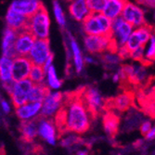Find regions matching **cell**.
<instances>
[{
  "instance_id": "cell-7",
  "label": "cell",
  "mask_w": 155,
  "mask_h": 155,
  "mask_svg": "<svg viewBox=\"0 0 155 155\" xmlns=\"http://www.w3.org/2000/svg\"><path fill=\"white\" fill-rule=\"evenodd\" d=\"M34 84L35 83L30 78L14 82L12 90L8 94L14 107L18 108L29 101V93Z\"/></svg>"
},
{
  "instance_id": "cell-31",
  "label": "cell",
  "mask_w": 155,
  "mask_h": 155,
  "mask_svg": "<svg viewBox=\"0 0 155 155\" xmlns=\"http://www.w3.org/2000/svg\"><path fill=\"white\" fill-rule=\"evenodd\" d=\"M53 11H54L55 19H56V21H57V22L59 23V25L60 26H65L66 19H65L64 12L62 10L61 4L57 1V0H55V1L53 2Z\"/></svg>"
},
{
  "instance_id": "cell-37",
  "label": "cell",
  "mask_w": 155,
  "mask_h": 155,
  "mask_svg": "<svg viewBox=\"0 0 155 155\" xmlns=\"http://www.w3.org/2000/svg\"><path fill=\"white\" fill-rule=\"evenodd\" d=\"M117 54L120 56V58L122 60H126V59H129L131 57V51L126 48L125 46H122L119 48Z\"/></svg>"
},
{
  "instance_id": "cell-14",
  "label": "cell",
  "mask_w": 155,
  "mask_h": 155,
  "mask_svg": "<svg viewBox=\"0 0 155 155\" xmlns=\"http://www.w3.org/2000/svg\"><path fill=\"white\" fill-rule=\"evenodd\" d=\"M36 37L28 29L19 32L16 41V52L18 56H29Z\"/></svg>"
},
{
  "instance_id": "cell-41",
  "label": "cell",
  "mask_w": 155,
  "mask_h": 155,
  "mask_svg": "<svg viewBox=\"0 0 155 155\" xmlns=\"http://www.w3.org/2000/svg\"><path fill=\"white\" fill-rule=\"evenodd\" d=\"M53 60H54V55L53 54H51L50 56H49V58L47 60V61L45 62V64L43 65V67L45 68V70L47 71V70L52 65V62H53Z\"/></svg>"
},
{
  "instance_id": "cell-48",
  "label": "cell",
  "mask_w": 155,
  "mask_h": 155,
  "mask_svg": "<svg viewBox=\"0 0 155 155\" xmlns=\"http://www.w3.org/2000/svg\"><path fill=\"white\" fill-rule=\"evenodd\" d=\"M67 1H72V0H67Z\"/></svg>"
},
{
  "instance_id": "cell-49",
  "label": "cell",
  "mask_w": 155,
  "mask_h": 155,
  "mask_svg": "<svg viewBox=\"0 0 155 155\" xmlns=\"http://www.w3.org/2000/svg\"><path fill=\"white\" fill-rule=\"evenodd\" d=\"M154 33H155V27H154Z\"/></svg>"
},
{
  "instance_id": "cell-4",
  "label": "cell",
  "mask_w": 155,
  "mask_h": 155,
  "mask_svg": "<svg viewBox=\"0 0 155 155\" xmlns=\"http://www.w3.org/2000/svg\"><path fill=\"white\" fill-rule=\"evenodd\" d=\"M50 18L47 8L43 6L35 14L29 18L28 30L31 31L36 38L48 39L49 36Z\"/></svg>"
},
{
  "instance_id": "cell-33",
  "label": "cell",
  "mask_w": 155,
  "mask_h": 155,
  "mask_svg": "<svg viewBox=\"0 0 155 155\" xmlns=\"http://www.w3.org/2000/svg\"><path fill=\"white\" fill-rule=\"evenodd\" d=\"M145 59L151 63L155 61V36L153 35L149 41L148 47L145 48Z\"/></svg>"
},
{
  "instance_id": "cell-3",
  "label": "cell",
  "mask_w": 155,
  "mask_h": 155,
  "mask_svg": "<svg viewBox=\"0 0 155 155\" xmlns=\"http://www.w3.org/2000/svg\"><path fill=\"white\" fill-rule=\"evenodd\" d=\"M84 47L91 54L104 52L117 53L119 46L111 35H87L84 38Z\"/></svg>"
},
{
  "instance_id": "cell-21",
  "label": "cell",
  "mask_w": 155,
  "mask_h": 155,
  "mask_svg": "<svg viewBox=\"0 0 155 155\" xmlns=\"http://www.w3.org/2000/svg\"><path fill=\"white\" fill-rule=\"evenodd\" d=\"M69 11L71 16L77 21H83L90 13L87 0H72Z\"/></svg>"
},
{
  "instance_id": "cell-17",
  "label": "cell",
  "mask_w": 155,
  "mask_h": 155,
  "mask_svg": "<svg viewBox=\"0 0 155 155\" xmlns=\"http://www.w3.org/2000/svg\"><path fill=\"white\" fill-rule=\"evenodd\" d=\"M5 21L7 23V27L11 28V29L15 30L17 32H21V31L28 29L29 18L25 17L22 14L15 11L10 7L8 8L6 13Z\"/></svg>"
},
{
  "instance_id": "cell-27",
  "label": "cell",
  "mask_w": 155,
  "mask_h": 155,
  "mask_svg": "<svg viewBox=\"0 0 155 155\" xmlns=\"http://www.w3.org/2000/svg\"><path fill=\"white\" fill-rule=\"evenodd\" d=\"M47 76V71L42 65L34 64L31 70V73L29 75V78L35 83V84H40L43 83L45 78Z\"/></svg>"
},
{
  "instance_id": "cell-13",
  "label": "cell",
  "mask_w": 155,
  "mask_h": 155,
  "mask_svg": "<svg viewBox=\"0 0 155 155\" xmlns=\"http://www.w3.org/2000/svg\"><path fill=\"white\" fill-rule=\"evenodd\" d=\"M122 17L127 22H129L130 24L137 28L146 24L144 10L140 8L138 6L128 1L124 8Z\"/></svg>"
},
{
  "instance_id": "cell-9",
  "label": "cell",
  "mask_w": 155,
  "mask_h": 155,
  "mask_svg": "<svg viewBox=\"0 0 155 155\" xmlns=\"http://www.w3.org/2000/svg\"><path fill=\"white\" fill-rule=\"evenodd\" d=\"M62 102L63 94L61 92H50L42 102L40 115L46 118H51L52 116H55L61 108Z\"/></svg>"
},
{
  "instance_id": "cell-43",
  "label": "cell",
  "mask_w": 155,
  "mask_h": 155,
  "mask_svg": "<svg viewBox=\"0 0 155 155\" xmlns=\"http://www.w3.org/2000/svg\"><path fill=\"white\" fill-rule=\"evenodd\" d=\"M75 155H89V151L87 149H81V150H77Z\"/></svg>"
},
{
  "instance_id": "cell-39",
  "label": "cell",
  "mask_w": 155,
  "mask_h": 155,
  "mask_svg": "<svg viewBox=\"0 0 155 155\" xmlns=\"http://www.w3.org/2000/svg\"><path fill=\"white\" fill-rule=\"evenodd\" d=\"M1 108H2V110H3L4 114H10V111H11V107H10L9 103H8L6 100H2V101H1Z\"/></svg>"
},
{
  "instance_id": "cell-8",
  "label": "cell",
  "mask_w": 155,
  "mask_h": 155,
  "mask_svg": "<svg viewBox=\"0 0 155 155\" xmlns=\"http://www.w3.org/2000/svg\"><path fill=\"white\" fill-rule=\"evenodd\" d=\"M134 32V26L126 21L122 16L112 20V37L119 48L124 46Z\"/></svg>"
},
{
  "instance_id": "cell-46",
  "label": "cell",
  "mask_w": 155,
  "mask_h": 155,
  "mask_svg": "<svg viewBox=\"0 0 155 155\" xmlns=\"http://www.w3.org/2000/svg\"><path fill=\"white\" fill-rule=\"evenodd\" d=\"M137 3H140V4H143V0H136Z\"/></svg>"
},
{
  "instance_id": "cell-47",
  "label": "cell",
  "mask_w": 155,
  "mask_h": 155,
  "mask_svg": "<svg viewBox=\"0 0 155 155\" xmlns=\"http://www.w3.org/2000/svg\"><path fill=\"white\" fill-rule=\"evenodd\" d=\"M115 155H124V154H122V153H117V154H115Z\"/></svg>"
},
{
  "instance_id": "cell-19",
  "label": "cell",
  "mask_w": 155,
  "mask_h": 155,
  "mask_svg": "<svg viewBox=\"0 0 155 155\" xmlns=\"http://www.w3.org/2000/svg\"><path fill=\"white\" fill-rule=\"evenodd\" d=\"M102 119H103L102 120L103 129L105 134L110 137H114L119 130V125H120L119 116L114 111L106 110Z\"/></svg>"
},
{
  "instance_id": "cell-42",
  "label": "cell",
  "mask_w": 155,
  "mask_h": 155,
  "mask_svg": "<svg viewBox=\"0 0 155 155\" xmlns=\"http://www.w3.org/2000/svg\"><path fill=\"white\" fill-rule=\"evenodd\" d=\"M143 5L151 8H155V0H143Z\"/></svg>"
},
{
  "instance_id": "cell-30",
  "label": "cell",
  "mask_w": 155,
  "mask_h": 155,
  "mask_svg": "<svg viewBox=\"0 0 155 155\" xmlns=\"http://www.w3.org/2000/svg\"><path fill=\"white\" fill-rule=\"evenodd\" d=\"M108 0H87V3L90 12L103 13Z\"/></svg>"
},
{
  "instance_id": "cell-2",
  "label": "cell",
  "mask_w": 155,
  "mask_h": 155,
  "mask_svg": "<svg viewBox=\"0 0 155 155\" xmlns=\"http://www.w3.org/2000/svg\"><path fill=\"white\" fill-rule=\"evenodd\" d=\"M82 22L84 31L87 35L112 36V20L104 13L90 12Z\"/></svg>"
},
{
  "instance_id": "cell-1",
  "label": "cell",
  "mask_w": 155,
  "mask_h": 155,
  "mask_svg": "<svg viewBox=\"0 0 155 155\" xmlns=\"http://www.w3.org/2000/svg\"><path fill=\"white\" fill-rule=\"evenodd\" d=\"M84 87L63 94L62 106L54 121L61 132L83 135L90 129L93 118L84 100Z\"/></svg>"
},
{
  "instance_id": "cell-24",
  "label": "cell",
  "mask_w": 155,
  "mask_h": 155,
  "mask_svg": "<svg viewBox=\"0 0 155 155\" xmlns=\"http://www.w3.org/2000/svg\"><path fill=\"white\" fill-rule=\"evenodd\" d=\"M12 69H13V59L3 56L1 58V61H0V78H1L2 83L13 82Z\"/></svg>"
},
{
  "instance_id": "cell-15",
  "label": "cell",
  "mask_w": 155,
  "mask_h": 155,
  "mask_svg": "<svg viewBox=\"0 0 155 155\" xmlns=\"http://www.w3.org/2000/svg\"><path fill=\"white\" fill-rule=\"evenodd\" d=\"M19 32L7 27L4 31V35L2 39V53L3 56L10 59L17 57L16 52V41Z\"/></svg>"
},
{
  "instance_id": "cell-38",
  "label": "cell",
  "mask_w": 155,
  "mask_h": 155,
  "mask_svg": "<svg viewBox=\"0 0 155 155\" xmlns=\"http://www.w3.org/2000/svg\"><path fill=\"white\" fill-rule=\"evenodd\" d=\"M144 138L147 142H151L155 140V126H152V128L150 130L149 133H147L144 136Z\"/></svg>"
},
{
  "instance_id": "cell-11",
  "label": "cell",
  "mask_w": 155,
  "mask_h": 155,
  "mask_svg": "<svg viewBox=\"0 0 155 155\" xmlns=\"http://www.w3.org/2000/svg\"><path fill=\"white\" fill-rule=\"evenodd\" d=\"M56 124L50 118H46L39 115L38 117V136L44 139L45 141L51 145L55 146L57 144V129Z\"/></svg>"
},
{
  "instance_id": "cell-16",
  "label": "cell",
  "mask_w": 155,
  "mask_h": 155,
  "mask_svg": "<svg viewBox=\"0 0 155 155\" xmlns=\"http://www.w3.org/2000/svg\"><path fill=\"white\" fill-rule=\"evenodd\" d=\"M42 7L40 0H14L10 5L11 8L28 18H31Z\"/></svg>"
},
{
  "instance_id": "cell-22",
  "label": "cell",
  "mask_w": 155,
  "mask_h": 155,
  "mask_svg": "<svg viewBox=\"0 0 155 155\" xmlns=\"http://www.w3.org/2000/svg\"><path fill=\"white\" fill-rule=\"evenodd\" d=\"M126 3V0H108L103 13L111 20L121 17Z\"/></svg>"
},
{
  "instance_id": "cell-25",
  "label": "cell",
  "mask_w": 155,
  "mask_h": 155,
  "mask_svg": "<svg viewBox=\"0 0 155 155\" xmlns=\"http://www.w3.org/2000/svg\"><path fill=\"white\" fill-rule=\"evenodd\" d=\"M70 47H71L72 54L74 57V63L75 71H76V73L79 74V73H81V71L83 70V66H84V60H83V56H82L80 48L74 39H71V41H70Z\"/></svg>"
},
{
  "instance_id": "cell-20",
  "label": "cell",
  "mask_w": 155,
  "mask_h": 155,
  "mask_svg": "<svg viewBox=\"0 0 155 155\" xmlns=\"http://www.w3.org/2000/svg\"><path fill=\"white\" fill-rule=\"evenodd\" d=\"M38 117L29 121H21V123L20 131L21 137L27 142H32L38 136Z\"/></svg>"
},
{
  "instance_id": "cell-5",
  "label": "cell",
  "mask_w": 155,
  "mask_h": 155,
  "mask_svg": "<svg viewBox=\"0 0 155 155\" xmlns=\"http://www.w3.org/2000/svg\"><path fill=\"white\" fill-rule=\"evenodd\" d=\"M83 97L92 115L93 120L96 119L101 111L105 110L106 100L102 97L101 94L97 88L92 87H84Z\"/></svg>"
},
{
  "instance_id": "cell-18",
  "label": "cell",
  "mask_w": 155,
  "mask_h": 155,
  "mask_svg": "<svg viewBox=\"0 0 155 155\" xmlns=\"http://www.w3.org/2000/svg\"><path fill=\"white\" fill-rule=\"evenodd\" d=\"M15 109L16 115L21 121H29L40 115L42 110V102L28 101L27 103Z\"/></svg>"
},
{
  "instance_id": "cell-6",
  "label": "cell",
  "mask_w": 155,
  "mask_h": 155,
  "mask_svg": "<svg viewBox=\"0 0 155 155\" xmlns=\"http://www.w3.org/2000/svg\"><path fill=\"white\" fill-rule=\"evenodd\" d=\"M136 101V94L134 90L124 89L123 92L118 94L116 97L109 98L105 101V111L116 110L120 112L126 111L132 106Z\"/></svg>"
},
{
  "instance_id": "cell-10",
  "label": "cell",
  "mask_w": 155,
  "mask_h": 155,
  "mask_svg": "<svg viewBox=\"0 0 155 155\" xmlns=\"http://www.w3.org/2000/svg\"><path fill=\"white\" fill-rule=\"evenodd\" d=\"M51 54L52 53L50 51L48 38V39L36 38L35 45L28 57L31 59L34 64L43 66Z\"/></svg>"
},
{
  "instance_id": "cell-40",
  "label": "cell",
  "mask_w": 155,
  "mask_h": 155,
  "mask_svg": "<svg viewBox=\"0 0 155 155\" xmlns=\"http://www.w3.org/2000/svg\"><path fill=\"white\" fill-rule=\"evenodd\" d=\"M145 138L144 139H137V140H136V141L133 143V147L135 148V149H141L143 146H144V143H145Z\"/></svg>"
},
{
  "instance_id": "cell-32",
  "label": "cell",
  "mask_w": 155,
  "mask_h": 155,
  "mask_svg": "<svg viewBox=\"0 0 155 155\" xmlns=\"http://www.w3.org/2000/svg\"><path fill=\"white\" fill-rule=\"evenodd\" d=\"M141 122V115L138 111L129 114L128 116L125 119V124H124V127L125 128H134L135 126L138 125Z\"/></svg>"
},
{
  "instance_id": "cell-12",
  "label": "cell",
  "mask_w": 155,
  "mask_h": 155,
  "mask_svg": "<svg viewBox=\"0 0 155 155\" xmlns=\"http://www.w3.org/2000/svg\"><path fill=\"white\" fill-rule=\"evenodd\" d=\"M34 63L28 56H17L13 59V81H21L29 78Z\"/></svg>"
},
{
  "instance_id": "cell-28",
  "label": "cell",
  "mask_w": 155,
  "mask_h": 155,
  "mask_svg": "<svg viewBox=\"0 0 155 155\" xmlns=\"http://www.w3.org/2000/svg\"><path fill=\"white\" fill-rule=\"evenodd\" d=\"M80 142H83L82 138L78 136V134L73 133L66 136L61 140V146L65 149H71L74 148L76 145H79Z\"/></svg>"
},
{
  "instance_id": "cell-23",
  "label": "cell",
  "mask_w": 155,
  "mask_h": 155,
  "mask_svg": "<svg viewBox=\"0 0 155 155\" xmlns=\"http://www.w3.org/2000/svg\"><path fill=\"white\" fill-rule=\"evenodd\" d=\"M50 87L44 83L35 84L29 93V101L43 102L47 96L50 93Z\"/></svg>"
},
{
  "instance_id": "cell-36",
  "label": "cell",
  "mask_w": 155,
  "mask_h": 155,
  "mask_svg": "<svg viewBox=\"0 0 155 155\" xmlns=\"http://www.w3.org/2000/svg\"><path fill=\"white\" fill-rule=\"evenodd\" d=\"M152 128V124L149 120H145L141 123V124L139 125V131L141 133L142 136H145L147 133L150 132V130Z\"/></svg>"
},
{
  "instance_id": "cell-26",
  "label": "cell",
  "mask_w": 155,
  "mask_h": 155,
  "mask_svg": "<svg viewBox=\"0 0 155 155\" xmlns=\"http://www.w3.org/2000/svg\"><path fill=\"white\" fill-rule=\"evenodd\" d=\"M47 84L51 89H59L62 84V82L59 79L53 65L47 70Z\"/></svg>"
},
{
  "instance_id": "cell-34",
  "label": "cell",
  "mask_w": 155,
  "mask_h": 155,
  "mask_svg": "<svg viewBox=\"0 0 155 155\" xmlns=\"http://www.w3.org/2000/svg\"><path fill=\"white\" fill-rule=\"evenodd\" d=\"M102 58H103V61L106 62L108 65H117L121 61H123L117 53H112L108 51L104 52Z\"/></svg>"
},
{
  "instance_id": "cell-44",
  "label": "cell",
  "mask_w": 155,
  "mask_h": 155,
  "mask_svg": "<svg viewBox=\"0 0 155 155\" xmlns=\"http://www.w3.org/2000/svg\"><path fill=\"white\" fill-rule=\"evenodd\" d=\"M149 95H150V98L152 100V101L155 103V87H152V88H151V90H150Z\"/></svg>"
},
{
  "instance_id": "cell-29",
  "label": "cell",
  "mask_w": 155,
  "mask_h": 155,
  "mask_svg": "<svg viewBox=\"0 0 155 155\" xmlns=\"http://www.w3.org/2000/svg\"><path fill=\"white\" fill-rule=\"evenodd\" d=\"M124 46L132 52L133 50L142 47V46H145V45H143V42H142L141 38H140L139 35L137 34V32L136 30H134V32L132 33V35H130V37L128 38L127 42H126V44Z\"/></svg>"
},
{
  "instance_id": "cell-35",
  "label": "cell",
  "mask_w": 155,
  "mask_h": 155,
  "mask_svg": "<svg viewBox=\"0 0 155 155\" xmlns=\"http://www.w3.org/2000/svg\"><path fill=\"white\" fill-rule=\"evenodd\" d=\"M133 61L142 62L145 60V46L140 47L131 52V57Z\"/></svg>"
},
{
  "instance_id": "cell-45",
  "label": "cell",
  "mask_w": 155,
  "mask_h": 155,
  "mask_svg": "<svg viewBox=\"0 0 155 155\" xmlns=\"http://www.w3.org/2000/svg\"><path fill=\"white\" fill-rule=\"evenodd\" d=\"M84 61H86L87 63H93L94 62V60L92 58H89V57H87L86 59H84Z\"/></svg>"
}]
</instances>
